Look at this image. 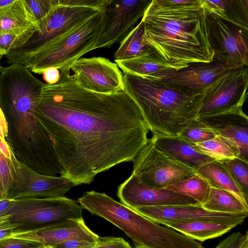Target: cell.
Returning <instances> with one entry per match:
<instances>
[{
	"mask_svg": "<svg viewBox=\"0 0 248 248\" xmlns=\"http://www.w3.org/2000/svg\"><path fill=\"white\" fill-rule=\"evenodd\" d=\"M125 92L136 103L153 136H178L198 117L203 93L191 95L156 80L124 73Z\"/></svg>",
	"mask_w": 248,
	"mask_h": 248,
	"instance_id": "obj_4",
	"label": "cell"
},
{
	"mask_svg": "<svg viewBox=\"0 0 248 248\" xmlns=\"http://www.w3.org/2000/svg\"><path fill=\"white\" fill-rule=\"evenodd\" d=\"M134 248H149V247H145V246H138V245H136V247Z\"/></svg>",
	"mask_w": 248,
	"mask_h": 248,
	"instance_id": "obj_44",
	"label": "cell"
},
{
	"mask_svg": "<svg viewBox=\"0 0 248 248\" xmlns=\"http://www.w3.org/2000/svg\"><path fill=\"white\" fill-rule=\"evenodd\" d=\"M241 188L246 199H248V162L238 157L221 161Z\"/></svg>",
	"mask_w": 248,
	"mask_h": 248,
	"instance_id": "obj_32",
	"label": "cell"
},
{
	"mask_svg": "<svg viewBox=\"0 0 248 248\" xmlns=\"http://www.w3.org/2000/svg\"><path fill=\"white\" fill-rule=\"evenodd\" d=\"M16 157L5 138H0V200L6 199L13 183Z\"/></svg>",
	"mask_w": 248,
	"mask_h": 248,
	"instance_id": "obj_30",
	"label": "cell"
},
{
	"mask_svg": "<svg viewBox=\"0 0 248 248\" xmlns=\"http://www.w3.org/2000/svg\"><path fill=\"white\" fill-rule=\"evenodd\" d=\"M219 248V245L218 244L217 245V246H216L215 248Z\"/></svg>",
	"mask_w": 248,
	"mask_h": 248,
	"instance_id": "obj_47",
	"label": "cell"
},
{
	"mask_svg": "<svg viewBox=\"0 0 248 248\" xmlns=\"http://www.w3.org/2000/svg\"><path fill=\"white\" fill-rule=\"evenodd\" d=\"M15 0H0V8L7 7L12 4Z\"/></svg>",
	"mask_w": 248,
	"mask_h": 248,
	"instance_id": "obj_42",
	"label": "cell"
},
{
	"mask_svg": "<svg viewBox=\"0 0 248 248\" xmlns=\"http://www.w3.org/2000/svg\"><path fill=\"white\" fill-rule=\"evenodd\" d=\"M70 68L44 84L37 118L48 134L62 167L60 176L75 186L133 161L149 139L138 106L125 92L101 93L79 86Z\"/></svg>",
	"mask_w": 248,
	"mask_h": 248,
	"instance_id": "obj_1",
	"label": "cell"
},
{
	"mask_svg": "<svg viewBox=\"0 0 248 248\" xmlns=\"http://www.w3.org/2000/svg\"><path fill=\"white\" fill-rule=\"evenodd\" d=\"M160 224L202 242L221 236L237 226L235 224L205 220L180 222L164 221Z\"/></svg>",
	"mask_w": 248,
	"mask_h": 248,
	"instance_id": "obj_24",
	"label": "cell"
},
{
	"mask_svg": "<svg viewBox=\"0 0 248 248\" xmlns=\"http://www.w3.org/2000/svg\"><path fill=\"white\" fill-rule=\"evenodd\" d=\"M36 27L35 20L25 0H15L0 8V35Z\"/></svg>",
	"mask_w": 248,
	"mask_h": 248,
	"instance_id": "obj_25",
	"label": "cell"
},
{
	"mask_svg": "<svg viewBox=\"0 0 248 248\" xmlns=\"http://www.w3.org/2000/svg\"><path fill=\"white\" fill-rule=\"evenodd\" d=\"M151 220L160 224L164 221L180 222L210 221L241 224L248 214H231L211 211L203 208L201 204L159 206H143L133 209Z\"/></svg>",
	"mask_w": 248,
	"mask_h": 248,
	"instance_id": "obj_15",
	"label": "cell"
},
{
	"mask_svg": "<svg viewBox=\"0 0 248 248\" xmlns=\"http://www.w3.org/2000/svg\"><path fill=\"white\" fill-rule=\"evenodd\" d=\"M196 172L205 179L211 187L232 193L248 209V201L241 188L222 162H209L198 169Z\"/></svg>",
	"mask_w": 248,
	"mask_h": 248,
	"instance_id": "obj_23",
	"label": "cell"
},
{
	"mask_svg": "<svg viewBox=\"0 0 248 248\" xmlns=\"http://www.w3.org/2000/svg\"><path fill=\"white\" fill-rule=\"evenodd\" d=\"M15 200L5 199L0 200V222L9 215V211Z\"/></svg>",
	"mask_w": 248,
	"mask_h": 248,
	"instance_id": "obj_40",
	"label": "cell"
},
{
	"mask_svg": "<svg viewBox=\"0 0 248 248\" xmlns=\"http://www.w3.org/2000/svg\"><path fill=\"white\" fill-rule=\"evenodd\" d=\"M211 187L208 182L197 173L166 189L188 196L202 204L207 200Z\"/></svg>",
	"mask_w": 248,
	"mask_h": 248,
	"instance_id": "obj_29",
	"label": "cell"
},
{
	"mask_svg": "<svg viewBox=\"0 0 248 248\" xmlns=\"http://www.w3.org/2000/svg\"><path fill=\"white\" fill-rule=\"evenodd\" d=\"M141 20L144 41L177 70L213 61L202 0H152Z\"/></svg>",
	"mask_w": 248,
	"mask_h": 248,
	"instance_id": "obj_3",
	"label": "cell"
},
{
	"mask_svg": "<svg viewBox=\"0 0 248 248\" xmlns=\"http://www.w3.org/2000/svg\"><path fill=\"white\" fill-rule=\"evenodd\" d=\"M133 162L131 174L142 184L154 188H166L197 173L195 170L159 150L151 138Z\"/></svg>",
	"mask_w": 248,
	"mask_h": 248,
	"instance_id": "obj_9",
	"label": "cell"
},
{
	"mask_svg": "<svg viewBox=\"0 0 248 248\" xmlns=\"http://www.w3.org/2000/svg\"><path fill=\"white\" fill-rule=\"evenodd\" d=\"M117 196L122 203L132 209L143 206L199 203L188 196L166 188H157L145 185L132 174L119 186Z\"/></svg>",
	"mask_w": 248,
	"mask_h": 248,
	"instance_id": "obj_16",
	"label": "cell"
},
{
	"mask_svg": "<svg viewBox=\"0 0 248 248\" xmlns=\"http://www.w3.org/2000/svg\"><path fill=\"white\" fill-rule=\"evenodd\" d=\"M207 13L248 31V0H202Z\"/></svg>",
	"mask_w": 248,
	"mask_h": 248,
	"instance_id": "obj_22",
	"label": "cell"
},
{
	"mask_svg": "<svg viewBox=\"0 0 248 248\" xmlns=\"http://www.w3.org/2000/svg\"><path fill=\"white\" fill-rule=\"evenodd\" d=\"M115 62L124 73L156 81L161 80L169 74L177 70L174 66L158 57L155 53Z\"/></svg>",
	"mask_w": 248,
	"mask_h": 248,
	"instance_id": "obj_21",
	"label": "cell"
},
{
	"mask_svg": "<svg viewBox=\"0 0 248 248\" xmlns=\"http://www.w3.org/2000/svg\"><path fill=\"white\" fill-rule=\"evenodd\" d=\"M213 60L230 69L248 65V31L206 13Z\"/></svg>",
	"mask_w": 248,
	"mask_h": 248,
	"instance_id": "obj_11",
	"label": "cell"
},
{
	"mask_svg": "<svg viewBox=\"0 0 248 248\" xmlns=\"http://www.w3.org/2000/svg\"><path fill=\"white\" fill-rule=\"evenodd\" d=\"M198 118L217 136L227 138L235 143L240 151L239 157L248 162V118L242 108Z\"/></svg>",
	"mask_w": 248,
	"mask_h": 248,
	"instance_id": "obj_19",
	"label": "cell"
},
{
	"mask_svg": "<svg viewBox=\"0 0 248 248\" xmlns=\"http://www.w3.org/2000/svg\"><path fill=\"white\" fill-rule=\"evenodd\" d=\"M108 0H59L36 23V31L21 47L5 55L9 63H21L52 40L101 11Z\"/></svg>",
	"mask_w": 248,
	"mask_h": 248,
	"instance_id": "obj_7",
	"label": "cell"
},
{
	"mask_svg": "<svg viewBox=\"0 0 248 248\" xmlns=\"http://www.w3.org/2000/svg\"><path fill=\"white\" fill-rule=\"evenodd\" d=\"M152 0H108L102 31L95 49L122 42L143 17Z\"/></svg>",
	"mask_w": 248,
	"mask_h": 248,
	"instance_id": "obj_12",
	"label": "cell"
},
{
	"mask_svg": "<svg viewBox=\"0 0 248 248\" xmlns=\"http://www.w3.org/2000/svg\"><path fill=\"white\" fill-rule=\"evenodd\" d=\"M228 70L225 63L213 60L175 70L158 81L186 93L196 95L203 93L209 85Z\"/></svg>",
	"mask_w": 248,
	"mask_h": 248,
	"instance_id": "obj_17",
	"label": "cell"
},
{
	"mask_svg": "<svg viewBox=\"0 0 248 248\" xmlns=\"http://www.w3.org/2000/svg\"><path fill=\"white\" fill-rule=\"evenodd\" d=\"M240 248H248V239H246L241 245Z\"/></svg>",
	"mask_w": 248,
	"mask_h": 248,
	"instance_id": "obj_43",
	"label": "cell"
},
{
	"mask_svg": "<svg viewBox=\"0 0 248 248\" xmlns=\"http://www.w3.org/2000/svg\"><path fill=\"white\" fill-rule=\"evenodd\" d=\"M42 74L45 80L48 84H54L56 83L60 77L59 70L55 68L46 69Z\"/></svg>",
	"mask_w": 248,
	"mask_h": 248,
	"instance_id": "obj_39",
	"label": "cell"
},
{
	"mask_svg": "<svg viewBox=\"0 0 248 248\" xmlns=\"http://www.w3.org/2000/svg\"><path fill=\"white\" fill-rule=\"evenodd\" d=\"M3 55L4 54L0 51V61Z\"/></svg>",
	"mask_w": 248,
	"mask_h": 248,
	"instance_id": "obj_46",
	"label": "cell"
},
{
	"mask_svg": "<svg viewBox=\"0 0 248 248\" xmlns=\"http://www.w3.org/2000/svg\"><path fill=\"white\" fill-rule=\"evenodd\" d=\"M44 84L28 70L4 74L0 77V108L7 124L6 140L17 159L39 173L57 176L62 168L37 116Z\"/></svg>",
	"mask_w": 248,
	"mask_h": 248,
	"instance_id": "obj_2",
	"label": "cell"
},
{
	"mask_svg": "<svg viewBox=\"0 0 248 248\" xmlns=\"http://www.w3.org/2000/svg\"><path fill=\"white\" fill-rule=\"evenodd\" d=\"M39 248H53L52 247H48V246H42V247H40Z\"/></svg>",
	"mask_w": 248,
	"mask_h": 248,
	"instance_id": "obj_45",
	"label": "cell"
},
{
	"mask_svg": "<svg viewBox=\"0 0 248 248\" xmlns=\"http://www.w3.org/2000/svg\"><path fill=\"white\" fill-rule=\"evenodd\" d=\"M82 209L64 196L16 199L9 215L0 222V230L13 229L14 233L39 230L68 219L82 218Z\"/></svg>",
	"mask_w": 248,
	"mask_h": 248,
	"instance_id": "obj_8",
	"label": "cell"
},
{
	"mask_svg": "<svg viewBox=\"0 0 248 248\" xmlns=\"http://www.w3.org/2000/svg\"><path fill=\"white\" fill-rule=\"evenodd\" d=\"M13 183L6 199L64 197L75 184L61 176L39 173L16 157L14 159Z\"/></svg>",
	"mask_w": 248,
	"mask_h": 248,
	"instance_id": "obj_13",
	"label": "cell"
},
{
	"mask_svg": "<svg viewBox=\"0 0 248 248\" xmlns=\"http://www.w3.org/2000/svg\"><path fill=\"white\" fill-rule=\"evenodd\" d=\"M201 205L203 208L211 211L248 214V209L232 193L212 187L207 200Z\"/></svg>",
	"mask_w": 248,
	"mask_h": 248,
	"instance_id": "obj_27",
	"label": "cell"
},
{
	"mask_svg": "<svg viewBox=\"0 0 248 248\" xmlns=\"http://www.w3.org/2000/svg\"><path fill=\"white\" fill-rule=\"evenodd\" d=\"M36 31V28L31 27L25 31L0 35V51L4 55L11 50L23 46Z\"/></svg>",
	"mask_w": 248,
	"mask_h": 248,
	"instance_id": "obj_33",
	"label": "cell"
},
{
	"mask_svg": "<svg viewBox=\"0 0 248 248\" xmlns=\"http://www.w3.org/2000/svg\"><path fill=\"white\" fill-rule=\"evenodd\" d=\"M70 68L76 82L87 90L107 94L125 91L123 74L117 64L107 58H80Z\"/></svg>",
	"mask_w": 248,
	"mask_h": 248,
	"instance_id": "obj_14",
	"label": "cell"
},
{
	"mask_svg": "<svg viewBox=\"0 0 248 248\" xmlns=\"http://www.w3.org/2000/svg\"><path fill=\"white\" fill-rule=\"evenodd\" d=\"M103 11L97 12L52 40L19 64L39 74L49 68L60 71L70 68L82 56L95 49L103 27Z\"/></svg>",
	"mask_w": 248,
	"mask_h": 248,
	"instance_id": "obj_6",
	"label": "cell"
},
{
	"mask_svg": "<svg viewBox=\"0 0 248 248\" xmlns=\"http://www.w3.org/2000/svg\"><path fill=\"white\" fill-rule=\"evenodd\" d=\"M195 146L206 155L215 160L222 161L240 156L238 146L229 139L220 136L202 142Z\"/></svg>",
	"mask_w": 248,
	"mask_h": 248,
	"instance_id": "obj_28",
	"label": "cell"
},
{
	"mask_svg": "<svg viewBox=\"0 0 248 248\" xmlns=\"http://www.w3.org/2000/svg\"><path fill=\"white\" fill-rule=\"evenodd\" d=\"M40 243L32 240L9 237L0 240V248H39Z\"/></svg>",
	"mask_w": 248,
	"mask_h": 248,
	"instance_id": "obj_35",
	"label": "cell"
},
{
	"mask_svg": "<svg viewBox=\"0 0 248 248\" xmlns=\"http://www.w3.org/2000/svg\"><path fill=\"white\" fill-rule=\"evenodd\" d=\"M144 26L142 20L120 42L114 53L115 61L130 60L155 53L143 39Z\"/></svg>",
	"mask_w": 248,
	"mask_h": 248,
	"instance_id": "obj_26",
	"label": "cell"
},
{
	"mask_svg": "<svg viewBox=\"0 0 248 248\" xmlns=\"http://www.w3.org/2000/svg\"><path fill=\"white\" fill-rule=\"evenodd\" d=\"M248 66L227 70L205 90L198 117L242 108L248 97Z\"/></svg>",
	"mask_w": 248,
	"mask_h": 248,
	"instance_id": "obj_10",
	"label": "cell"
},
{
	"mask_svg": "<svg viewBox=\"0 0 248 248\" xmlns=\"http://www.w3.org/2000/svg\"><path fill=\"white\" fill-rule=\"evenodd\" d=\"M178 136L187 142L194 145L210 140L217 135L197 118L191 121Z\"/></svg>",
	"mask_w": 248,
	"mask_h": 248,
	"instance_id": "obj_31",
	"label": "cell"
},
{
	"mask_svg": "<svg viewBox=\"0 0 248 248\" xmlns=\"http://www.w3.org/2000/svg\"><path fill=\"white\" fill-rule=\"evenodd\" d=\"M93 248H132L129 244L122 237H99Z\"/></svg>",
	"mask_w": 248,
	"mask_h": 248,
	"instance_id": "obj_36",
	"label": "cell"
},
{
	"mask_svg": "<svg viewBox=\"0 0 248 248\" xmlns=\"http://www.w3.org/2000/svg\"><path fill=\"white\" fill-rule=\"evenodd\" d=\"M10 237L32 240L44 246L52 247L73 239L98 242L100 236L87 227L82 218L68 219L39 230L14 233Z\"/></svg>",
	"mask_w": 248,
	"mask_h": 248,
	"instance_id": "obj_18",
	"label": "cell"
},
{
	"mask_svg": "<svg viewBox=\"0 0 248 248\" xmlns=\"http://www.w3.org/2000/svg\"><path fill=\"white\" fill-rule=\"evenodd\" d=\"M151 139L155 146L167 155L196 171L202 166L215 160L179 136H153Z\"/></svg>",
	"mask_w": 248,
	"mask_h": 248,
	"instance_id": "obj_20",
	"label": "cell"
},
{
	"mask_svg": "<svg viewBox=\"0 0 248 248\" xmlns=\"http://www.w3.org/2000/svg\"><path fill=\"white\" fill-rule=\"evenodd\" d=\"M36 23L44 18L59 3V0H25Z\"/></svg>",
	"mask_w": 248,
	"mask_h": 248,
	"instance_id": "obj_34",
	"label": "cell"
},
{
	"mask_svg": "<svg viewBox=\"0 0 248 248\" xmlns=\"http://www.w3.org/2000/svg\"><path fill=\"white\" fill-rule=\"evenodd\" d=\"M15 233L13 229L0 230V240L11 236Z\"/></svg>",
	"mask_w": 248,
	"mask_h": 248,
	"instance_id": "obj_41",
	"label": "cell"
},
{
	"mask_svg": "<svg viewBox=\"0 0 248 248\" xmlns=\"http://www.w3.org/2000/svg\"><path fill=\"white\" fill-rule=\"evenodd\" d=\"M248 239V232L245 234L235 232L223 240L218 244L219 248H240L243 242Z\"/></svg>",
	"mask_w": 248,
	"mask_h": 248,
	"instance_id": "obj_37",
	"label": "cell"
},
{
	"mask_svg": "<svg viewBox=\"0 0 248 248\" xmlns=\"http://www.w3.org/2000/svg\"><path fill=\"white\" fill-rule=\"evenodd\" d=\"M78 203L122 230L138 246L150 248H203L201 243L159 225L104 193L86 192Z\"/></svg>",
	"mask_w": 248,
	"mask_h": 248,
	"instance_id": "obj_5",
	"label": "cell"
},
{
	"mask_svg": "<svg viewBox=\"0 0 248 248\" xmlns=\"http://www.w3.org/2000/svg\"><path fill=\"white\" fill-rule=\"evenodd\" d=\"M97 242L82 239H70L52 246L54 248H93Z\"/></svg>",
	"mask_w": 248,
	"mask_h": 248,
	"instance_id": "obj_38",
	"label": "cell"
}]
</instances>
